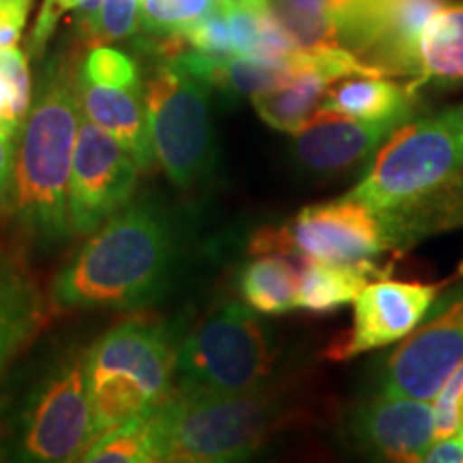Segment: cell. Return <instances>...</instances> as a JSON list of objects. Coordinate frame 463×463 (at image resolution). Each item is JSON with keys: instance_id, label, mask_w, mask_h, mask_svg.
I'll list each match as a JSON object with an SVG mask.
<instances>
[{"instance_id": "44dd1931", "label": "cell", "mask_w": 463, "mask_h": 463, "mask_svg": "<svg viewBox=\"0 0 463 463\" xmlns=\"http://www.w3.org/2000/svg\"><path fill=\"white\" fill-rule=\"evenodd\" d=\"M331 84H335V80L328 73L305 69L279 89L253 95L251 103L269 127L277 131L297 133L314 118Z\"/></svg>"}, {"instance_id": "603a6c76", "label": "cell", "mask_w": 463, "mask_h": 463, "mask_svg": "<svg viewBox=\"0 0 463 463\" xmlns=\"http://www.w3.org/2000/svg\"><path fill=\"white\" fill-rule=\"evenodd\" d=\"M155 410V408H153ZM150 410V412H153ZM146 412L114 427L95 439L80 461L89 463H153L159 461L153 414Z\"/></svg>"}, {"instance_id": "e0dca14e", "label": "cell", "mask_w": 463, "mask_h": 463, "mask_svg": "<svg viewBox=\"0 0 463 463\" xmlns=\"http://www.w3.org/2000/svg\"><path fill=\"white\" fill-rule=\"evenodd\" d=\"M380 215L391 251H405L444 232L463 228V174L391 204Z\"/></svg>"}, {"instance_id": "d6a6232c", "label": "cell", "mask_w": 463, "mask_h": 463, "mask_svg": "<svg viewBox=\"0 0 463 463\" xmlns=\"http://www.w3.org/2000/svg\"><path fill=\"white\" fill-rule=\"evenodd\" d=\"M425 463H463V427L455 430L449 436L436 438L430 449H427Z\"/></svg>"}, {"instance_id": "5b68a950", "label": "cell", "mask_w": 463, "mask_h": 463, "mask_svg": "<svg viewBox=\"0 0 463 463\" xmlns=\"http://www.w3.org/2000/svg\"><path fill=\"white\" fill-rule=\"evenodd\" d=\"M176 335L164 322L131 317L103 333L86 352V389L95 439L150 412L174 389Z\"/></svg>"}, {"instance_id": "52a82bcc", "label": "cell", "mask_w": 463, "mask_h": 463, "mask_svg": "<svg viewBox=\"0 0 463 463\" xmlns=\"http://www.w3.org/2000/svg\"><path fill=\"white\" fill-rule=\"evenodd\" d=\"M461 174L463 103H457L399 127L345 195L382 211Z\"/></svg>"}, {"instance_id": "7c38bea8", "label": "cell", "mask_w": 463, "mask_h": 463, "mask_svg": "<svg viewBox=\"0 0 463 463\" xmlns=\"http://www.w3.org/2000/svg\"><path fill=\"white\" fill-rule=\"evenodd\" d=\"M442 292L439 283L375 279L354 298V320L344 337L326 350L331 361H347L363 352L403 341L430 316Z\"/></svg>"}, {"instance_id": "3957f363", "label": "cell", "mask_w": 463, "mask_h": 463, "mask_svg": "<svg viewBox=\"0 0 463 463\" xmlns=\"http://www.w3.org/2000/svg\"><path fill=\"white\" fill-rule=\"evenodd\" d=\"M89 347H58L0 395V459L80 461L95 442L86 389Z\"/></svg>"}, {"instance_id": "4316f807", "label": "cell", "mask_w": 463, "mask_h": 463, "mask_svg": "<svg viewBox=\"0 0 463 463\" xmlns=\"http://www.w3.org/2000/svg\"><path fill=\"white\" fill-rule=\"evenodd\" d=\"M184 42L194 50L206 52V54L219 56H236L234 45H232V31L225 5H222L215 14H211L200 24H195L184 34Z\"/></svg>"}, {"instance_id": "4dcf8cb0", "label": "cell", "mask_w": 463, "mask_h": 463, "mask_svg": "<svg viewBox=\"0 0 463 463\" xmlns=\"http://www.w3.org/2000/svg\"><path fill=\"white\" fill-rule=\"evenodd\" d=\"M273 5H281V7L309 11V14H320L331 17L337 26V33L341 34L344 26L350 22L358 7V0H273Z\"/></svg>"}, {"instance_id": "f546056e", "label": "cell", "mask_w": 463, "mask_h": 463, "mask_svg": "<svg viewBox=\"0 0 463 463\" xmlns=\"http://www.w3.org/2000/svg\"><path fill=\"white\" fill-rule=\"evenodd\" d=\"M34 0H0V50L14 48L22 39Z\"/></svg>"}, {"instance_id": "6da1fadb", "label": "cell", "mask_w": 463, "mask_h": 463, "mask_svg": "<svg viewBox=\"0 0 463 463\" xmlns=\"http://www.w3.org/2000/svg\"><path fill=\"white\" fill-rule=\"evenodd\" d=\"M178 230L153 200L127 204L103 223L52 279L56 314L140 309L165 294L178 266Z\"/></svg>"}, {"instance_id": "d6986e66", "label": "cell", "mask_w": 463, "mask_h": 463, "mask_svg": "<svg viewBox=\"0 0 463 463\" xmlns=\"http://www.w3.org/2000/svg\"><path fill=\"white\" fill-rule=\"evenodd\" d=\"M384 275L373 260L356 264H335L300 258L298 307L311 314H331L347 303H354L361 289Z\"/></svg>"}, {"instance_id": "ffe728a7", "label": "cell", "mask_w": 463, "mask_h": 463, "mask_svg": "<svg viewBox=\"0 0 463 463\" xmlns=\"http://www.w3.org/2000/svg\"><path fill=\"white\" fill-rule=\"evenodd\" d=\"M300 262L283 253H260L241 269L239 294L253 311L262 316H283L298 309Z\"/></svg>"}, {"instance_id": "30bf717a", "label": "cell", "mask_w": 463, "mask_h": 463, "mask_svg": "<svg viewBox=\"0 0 463 463\" xmlns=\"http://www.w3.org/2000/svg\"><path fill=\"white\" fill-rule=\"evenodd\" d=\"M463 363V269L430 316L382 364L378 391L431 402Z\"/></svg>"}, {"instance_id": "484cf974", "label": "cell", "mask_w": 463, "mask_h": 463, "mask_svg": "<svg viewBox=\"0 0 463 463\" xmlns=\"http://www.w3.org/2000/svg\"><path fill=\"white\" fill-rule=\"evenodd\" d=\"M28 58L31 56L24 50L17 48V45L0 50V75L9 84L11 97H14V109L22 123L26 120L28 109H31L33 103V82L31 71H28Z\"/></svg>"}, {"instance_id": "e575fe53", "label": "cell", "mask_w": 463, "mask_h": 463, "mask_svg": "<svg viewBox=\"0 0 463 463\" xmlns=\"http://www.w3.org/2000/svg\"><path fill=\"white\" fill-rule=\"evenodd\" d=\"M223 5H228V7H241V9L256 11V14H264V11L270 9L273 0H223Z\"/></svg>"}, {"instance_id": "9c48e42d", "label": "cell", "mask_w": 463, "mask_h": 463, "mask_svg": "<svg viewBox=\"0 0 463 463\" xmlns=\"http://www.w3.org/2000/svg\"><path fill=\"white\" fill-rule=\"evenodd\" d=\"M249 251L283 253L289 258L356 264L391 251L380 215L363 202L344 198L307 206L279 228H262L251 236Z\"/></svg>"}, {"instance_id": "d4e9b609", "label": "cell", "mask_w": 463, "mask_h": 463, "mask_svg": "<svg viewBox=\"0 0 463 463\" xmlns=\"http://www.w3.org/2000/svg\"><path fill=\"white\" fill-rule=\"evenodd\" d=\"M140 31V0H103L92 45L133 42Z\"/></svg>"}, {"instance_id": "8992f818", "label": "cell", "mask_w": 463, "mask_h": 463, "mask_svg": "<svg viewBox=\"0 0 463 463\" xmlns=\"http://www.w3.org/2000/svg\"><path fill=\"white\" fill-rule=\"evenodd\" d=\"M275 347L264 322L247 303H222L191 328L178 347L174 389L245 392L266 386Z\"/></svg>"}, {"instance_id": "ba28073f", "label": "cell", "mask_w": 463, "mask_h": 463, "mask_svg": "<svg viewBox=\"0 0 463 463\" xmlns=\"http://www.w3.org/2000/svg\"><path fill=\"white\" fill-rule=\"evenodd\" d=\"M213 86L174 61H159L144 80L155 157L178 189H194L215 165Z\"/></svg>"}, {"instance_id": "f1b7e54d", "label": "cell", "mask_w": 463, "mask_h": 463, "mask_svg": "<svg viewBox=\"0 0 463 463\" xmlns=\"http://www.w3.org/2000/svg\"><path fill=\"white\" fill-rule=\"evenodd\" d=\"M75 3L78 0H43L37 20H34V26L31 28L26 39V54L33 61H42L45 56V50H48L50 39L54 37L58 22L62 20L67 11L75 7Z\"/></svg>"}, {"instance_id": "83f0119b", "label": "cell", "mask_w": 463, "mask_h": 463, "mask_svg": "<svg viewBox=\"0 0 463 463\" xmlns=\"http://www.w3.org/2000/svg\"><path fill=\"white\" fill-rule=\"evenodd\" d=\"M431 403L436 414V438L449 436L463 427V363L449 375Z\"/></svg>"}, {"instance_id": "ac0fdd59", "label": "cell", "mask_w": 463, "mask_h": 463, "mask_svg": "<svg viewBox=\"0 0 463 463\" xmlns=\"http://www.w3.org/2000/svg\"><path fill=\"white\" fill-rule=\"evenodd\" d=\"M419 84H399L389 75H350L337 80L324 95L320 109L361 120H402L416 116Z\"/></svg>"}, {"instance_id": "4fadbf2b", "label": "cell", "mask_w": 463, "mask_h": 463, "mask_svg": "<svg viewBox=\"0 0 463 463\" xmlns=\"http://www.w3.org/2000/svg\"><path fill=\"white\" fill-rule=\"evenodd\" d=\"M347 427L358 450L384 461H422L436 439L431 402L380 391L356 405Z\"/></svg>"}, {"instance_id": "9a60e30c", "label": "cell", "mask_w": 463, "mask_h": 463, "mask_svg": "<svg viewBox=\"0 0 463 463\" xmlns=\"http://www.w3.org/2000/svg\"><path fill=\"white\" fill-rule=\"evenodd\" d=\"M78 78V95L84 118L99 125L123 144L140 172H150L157 164L150 140L144 84H103Z\"/></svg>"}, {"instance_id": "cb8c5ba5", "label": "cell", "mask_w": 463, "mask_h": 463, "mask_svg": "<svg viewBox=\"0 0 463 463\" xmlns=\"http://www.w3.org/2000/svg\"><path fill=\"white\" fill-rule=\"evenodd\" d=\"M222 5L223 0H140L142 33L155 39H184Z\"/></svg>"}, {"instance_id": "7a4b0ae2", "label": "cell", "mask_w": 463, "mask_h": 463, "mask_svg": "<svg viewBox=\"0 0 463 463\" xmlns=\"http://www.w3.org/2000/svg\"><path fill=\"white\" fill-rule=\"evenodd\" d=\"M78 61L58 48L48 56L22 127L15 161L11 219L28 247L52 253L73 236L69 222V183L82 106L78 95Z\"/></svg>"}, {"instance_id": "7402d4cb", "label": "cell", "mask_w": 463, "mask_h": 463, "mask_svg": "<svg viewBox=\"0 0 463 463\" xmlns=\"http://www.w3.org/2000/svg\"><path fill=\"white\" fill-rule=\"evenodd\" d=\"M463 80V3H449L431 17L420 42L419 80L461 82Z\"/></svg>"}, {"instance_id": "1f68e13d", "label": "cell", "mask_w": 463, "mask_h": 463, "mask_svg": "<svg viewBox=\"0 0 463 463\" xmlns=\"http://www.w3.org/2000/svg\"><path fill=\"white\" fill-rule=\"evenodd\" d=\"M20 137L0 136V215L11 213L15 187V161Z\"/></svg>"}, {"instance_id": "836d02e7", "label": "cell", "mask_w": 463, "mask_h": 463, "mask_svg": "<svg viewBox=\"0 0 463 463\" xmlns=\"http://www.w3.org/2000/svg\"><path fill=\"white\" fill-rule=\"evenodd\" d=\"M22 123L17 118L15 109H14V97H11L9 84L5 82V78L0 75V136H22Z\"/></svg>"}, {"instance_id": "277c9868", "label": "cell", "mask_w": 463, "mask_h": 463, "mask_svg": "<svg viewBox=\"0 0 463 463\" xmlns=\"http://www.w3.org/2000/svg\"><path fill=\"white\" fill-rule=\"evenodd\" d=\"M159 461H245L286 420L266 386L245 392H184L172 389L153 410Z\"/></svg>"}, {"instance_id": "5bb4252c", "label": "cell", "mask_w": 463, "mask_h": 463, "mask_svg": "<svg viewBox=\"0 0 463 463\" xmlns=\"http://www.w3.org/2000/svg\"><path fill=\"white\" fill-rule=\"evenodd\" d=\"M403 125L402 120H361L317 109L294 133L292 155L307 172L337 174L373 157Z\"/></svg>"}, {"instance_id": "2e32d148", "label": "cell", "mask_w": 463, "mask_h": 463, "mask_svg": "<svg viewBox=\"0 0 463 463\" xmlns=\"http://www.w3.org/2000/svg\"><path fill=\"white\" fill-rule=\"evenodd\" d=\"M45 317V297L24 260L0 249V382L42 333Z\"/></svg>"}, {"instance_id": "8fae6325", "label": "cell", "mask_w": 463, "mask_h": 463, "mask_svg": "<svg viewBox=\"0 0 463 463\" xmlns=\"http://www.w3.org/2000/svg\"><path fill=\"white\" fill-rule=\"evenodd\" d=\"M137 167L123 144L82 116L75 142L69 222L73 234L90 236L131 202Z\"/></svg>"}]
</instances>
